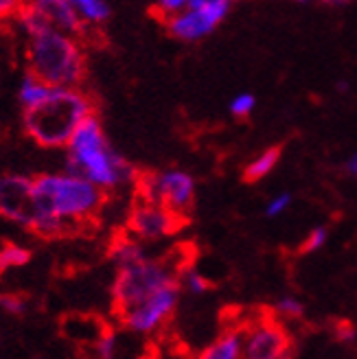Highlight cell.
<instances>
[{"label":"cell","instance_id":"1","mask_svg":"<svg viewBox=\"0 0 357 359\" xmlns=\"http://www.w3.org/2000/svg\"><path fill=\"white\" fill-rule=\"evenodd\" d=\"M105 193L83 177L68 173L40 175L33 180L31 230L42 237H58L70 230V222L97 215Z\"/></svg>","mask_w":357,"mask_h":359},{"label":"cell","instance_id":"2","mask_svg":"<svg viewBox=\"0 0 357 359\" xmlns=\"http://www.w3.org/2000/svg\"><path fill=\"white\" fill-rule=\"evenodd\" d=\"M66 173L83 177L101 191L121 187L130 180H136L138 175L128 160L110 147L101 121L95 114L79 125L73 140L68 142Z\"/></svg>","mask_w":357,"mask_h":359},{"label":"cell","instance_id":"3","mask_svg":"<svg viewBox=\"0 0 357 359\" xmlns=\"http://www.w3.org/2000/svg\"><path fill=\"white\" fill-rule=\"evenodd\" d=\"M93 114V101L81 90L50 88L42 103L25 110V128L42 147H68L79 125Z\"/></svg>","mask_w":357,"mask_h":359},{"label":"cell","instance_id":"4","mask_svg":"<svg viewBox=\"0 0 357 359\" xmlns=\"http://www.w3.org/2000/svg\"><path fill=\"white\" fill-rule=\"evenodd\" d=\"M31 75L48 88H77L86 75V57L75 38L48 29L46 33L31 38L29 44Z\"/></svg>","mask_w":357,"mask_h":359},{"label":"cell","instance_id":"5","mask_svg":"<svg viewBox=\"0 0 357 359\" xmlns=\"http://www.w3.org/2000/svg\"><path fill=\"white\" fill-rule=\"evenodd\" d=\"M182 269L169 267L165 261H142L130 267H123L116 272L114 285H112V300L116 313H125L134 309L136 304L145 302L160 290L180 283Z\"/></svg>","mask_w":357,"mask_h":359},{"label":"cell","instance_id":"6","mask_svg":"<svg viewBox=\"0 0 357 359\" xmlns=\"http://www.w3.org/2000/svg\"><path fill=\"white\" fill-rule=\"evenodd\" d=\"M138 200L165 206L171 212L189 219L195 202V180L187 171H160V173H138L136 175Z\"/></svg>","mask_w":357,"mask_h":359},{"label":"cell","instance_id":"7","mask_svg":"<svg viewBox=\"0 0 357 359\" xmlns=\"http://www.w3.org/2000/svg\"><path fill=\"white\" fill-rule=\"evenodd\" d=\"M230 11L228 0H189L187 9L165 22L171 38L180 42H198L215 31Z\"/></svg>","mask_w":357,"mask_h":359},{"label":"cell","instance_id":"8","mask_svg":"<svg viewBox=\"0 0 357 359\" xmlns=\"http://www.w3.org/2000/svg\"><path fill=\"white\" fill-rule=\"evenodd\" d=\"M180 292H182V285L173 283L165 287V290H160L158 294H154L151 298H147L145 302L136 304L134 309L121 313L119 318L123 322V327L138 335H149L158 331L163 325H167L169 318L173 316L177 300H180Z\"/></svg>","mask_w":357,"mask_h":359},{"label":"cell","instance_id":"9","mask_svg":"<svg viewBox=\"0 0 357 359\" xmlns=\"http://www.w3.org/2000/svg\"><path fill=\"white\" fill-rule=\"evenodd\" d=\"M288 351H292V339L278 318L263 316L245 325L243 359H278Z\"/></svg>","mask_w":357,"mask_h":359},{"label":"cell","instance_id":"10","mask_svg":"<svg viewBox=\"0 0 357 359\" xmlns=\"http://www.w3.org/2000/svg\"><path fill=\"white\" fill-rule=\"evenodd\" d=\"M187 224H189L187 217H180V215L171 212L169 208L149 204L145 200H136L128 219V226L134 235L147 241L171 237L175 232H180Z\"/></svg>","mask_w":357,"mask_h":359},{"label":"cell","instance_id":"11","mask_svg":"<svg viewBox=\"0 0 357 359\" xmlns=\"http://www.w3.org/2000/svg\"><path fill=\"white\" fill-rule=\"evenodd\" d=\"M31 193L33 180L22 175L0 177V215L31 228Z\"/></svg>","mask_w":357,"mask_h":359},{"label":"cell","instance_id":"12","mask_svg":"<svg viewBox=\"0 0 357 359\" xmlns=\"http://www.w3.org/2000/svg\"><path fill=\"white\" fill-rule=\"evenodd\" d=\"M38 7L50 20L53 29L70 35V38L83 33V20H81L75 3H68V0H40Z\"/></svg>","mask_w":357,"mask_h":359},{"label":"cell","instance_id":"13","mask_svg":"<svg viewBox=\"0 0 357 359\" xmlns=\"http://www.w3.org/2000/svg\"><path fill=\"white\" fill-rule=\"evenodd\" d=\"M245 327L224 331L215 342L208 344L195 359H243Z\"/></svg>","mask_w":357,"mask_h":359},{"label":"cell","instance_id":"14","mask_svg":"<svg viewBox=\"0 0 357 359\" xmlns=\"http://www.w3.org/2000/svg\"><path fill=\"white\" fill-rule=\"evenodd\" d=\"M281 154H283L281 147H270V149H265L263 154H259L252 160V163L245 165V169H243V182L255 184V182H259V180H263L265 175H270L274 171V167L278 165Z\"/></svg>","mask_w":357,"mask_h":359},{"label":"cell","instance_id":"15","mask_svg":"<svg viewBox=\"0 0 357 359\" xmlns=\"http://www.w3.org/2000/svg\"><path fill=\"white\" fill-rule=\"evenodd\" d=\"M110 257H112V261L116 263L119 269L147 261L145 250H142V245L132 237H119L114 241V245L110 248Z\"/></svg>","mask_w":357,"mask_h":359},{"label":"cell","instance_id":"16","mask_svg":"<svg viewBox=\"0 0 357 359\" xmlns=\"http://www.w3.org/2000/svg\"><path fill=\"white\" fill-rule=\"evenodd\" d=\"M50 93V88L46 83H42L38 77L33 75H27L20 83V90H18V95H20V101L25 105V110H29V107H35L38 103H42Z\"/></svg>","mask_w":357,"mask_h":359},{"label":"cell","instance_id":"17","mask_svg":"<svg viewBox=\"0 0 357 359\" xmlns=\"http://www.w3.org/2000/svg\"><path fill=\"white\" fill-rule=\"evenodd\" d=\"M81 20L88 25H103L110 18V5L101 0H77L75 3Z\"/></svg>","mask_w":357,"mask_h":359},{"label":"cell","instance_id":"18","mask_svg":"<svg viewBox=\"0 0 357 359\" xmlns=\"http://www.w3.org/2000/svg\"><path fill=\"white\" fill-rule=\"evenodd\" d=\"M180 285L184 287L187 292H191V294H204V292H208L210 287H213V283L204 274L195 272V269H191V267H187L184 272H182Z\"/></svg>","mask_w":357,"mask_h":359},{"label":"cell","instance_id":"19","mask_svg":"<svg viewBox=\"0 0 357 359\" xmlns=\"http://www.w3.org/2000/svg\"><path fill=\"white\" fill-rule=\"evenodd\" d=\"M187 5H189L187 0H160V3H156L151 7V13L158 15L160 20H163V25H165V22L171 20V18L180 15L187 9Z\"/></svg>","mask_w":357,"mask_h":359},{"label":"cell","instance_id":"20","mask_svg":"<svg viewBox=\"0 0 357 359\" xmlns=\"http://www.w3.org/2000/svg\"><path fill=\"white\" fill-rule=\"evenodd\" d=\"M274 313L281 318H288V320H298L302 313H305V304L300 300L292 298V296H285L281 300H276L274 304Z\"/></svg>","mask_w":357,"mask_h":359},{"label":"cell","instance_id":"21","mask_svg":"<svg viewBox=\"0 0 357 359\" xmlns=\"http://www.w3.org/2000/svg\"><path fill=\"white\" fill-rule=\"evenodd\" d=\"M255 107H257V99H255V95L241 93V95H237L233 101H230V114L237 116V118H248L250 114L255 112Z\"/></svg>","mask_w":357,"mask_h":359},{"label":"cell","instance_id":"22","mask_svg":"<svg viewBox=\"0 0 357 359\" xmlns=\"http://www.w3.org/2000/svg\"><path fill=\"white\" fill-rule=\"evenodd\" d=\"M327 228L325 226H318V228H314V230H309V235L305 237V241L300 243V252L302 255H311V252H316V250H320L325 243H327Z\"/></svg>","mask_w":357,"mask_h":359},{"label":"cell","instance_id":"23","mask_svg":"<svg viewBox=\"0 0 357 359\" xmlns=\"http://www.w3.org/2000/svg\"><path fill=\"white\" fill-rule=\"evenodd\" d=\"M3 259H5L7 267L25 265L31 259V252H29V250H25V248H18V245H7V248H3Z\"/></svg>","mask_w":357,"mask_h":359},{"label":"cell","instance_id":"24","mask_svg":"<svg viewBox=\"0 0 357 359\" xmlns=\"http://www.w3.org/2000/svg\"><path fill=\"white\" fill-rule=\"evenodd\" d=\"M290 204H292V195L290 193H281L265 206V215H267V217H278L281 212H285L290 208Z\"/></svg>","mask_w":357,"mask_h":359},{"label":"cell","instance_id":"25","mask_svg":"<svg viewBox=\"0 0 357 359\" xmlns=\"http://www.w3.org/2000/svg\"><path fill=\"white\" fill-rule=\"evenodd\" d=\"M333 333L340 342H353L357 337V327L349 320H337V322H333Z\"/></svg>","mask_w":357,"mask_h":359},{"label":"cell","instance_id":"26","mask_svg":"<svg viewBox=\"0 0 357 359\" xmlns=\"http://www.w3.org/2000/svg\"><path fill=\"white\" fill-rule=\"evenodd\" d=\"M0 302H3V307L11 313H22L25 311V302L15 296H0Z\"/></svg>","mask_w":357,"mask_h":359},{"label":"cell","instance_id":"27","mask_svg":"<svg viewBox=\"0 0 357 359\" xmlns=\"http://www.w3.org/2000/svg\"><path fill=\"white\" fill-rule=\"evenodd\" d=\"M15 9V3H11V0H0V15H7Z\"/></svg>","mask_w":357,"mask_h":359},{"label":"cell","instance_id":"28","mask_svg":"<svg viewBox=\"0 0 357 359\" xmlns=\"http://www.w3.org/2000/svg\"><path fill=\"white\" fill-rule=\"evenodd\" d=\"M346 169H349L353 175H357V154H355V156H351V160L346 163Z\"/></svg>","mask_w":357,"mask_h":359},{"label":"cell","instance_id":"29","mask_svg":"<svg viewBox=\"0 0 357 359\" xmlns=\"http://www.w3.org/2000/svg\"><path fill=\"white\" fill-rule=\"evenodd\" d=\"M3 269H7V265H5V259H3V250H0V272H3Z\"/></svg>","mask_w":357,"mask_h":359}]
</instances>
